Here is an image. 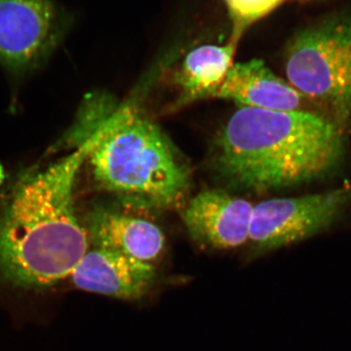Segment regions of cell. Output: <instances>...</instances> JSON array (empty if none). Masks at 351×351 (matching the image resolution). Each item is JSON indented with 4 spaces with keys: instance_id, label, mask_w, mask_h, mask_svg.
Returning a JSON list of instances; mask_svg holds the SVG:
<instances>
[{
    "instance_id": "cell-10",
    "label": "cell",
    "mask_w": 351,
    "mask_h": 351,
    "mask_svg": "<svg viewBox=\"0 0 351 351\" xmlns=\"http://www.w3.org/2000/svg\"><path fill=\"white\" fill-rule=\"evenodd\" d=\"M85 226L90 241L94 242L96 248L143 262L154 263L165 248V235L158 226L147 219L114 210H94Z\"/></svg>"
},
{
    "instance_id": "cell-6",
    "label": "cell",
    "mask_w": 351,
    "mask_h": 351,
    "mask_svg": "<svg viewBox=\"0 0 351 351\" xmlns=\"http://www.w3.org/2000/svg\"><path fill=\"white\" fill-rule=\"evenodd\" d=\"M62 32L52 0H0V63L12 71L38 64Z\"/></svg>"
},
{
    "instance_id": "cell-7",
    "label": "cell",
    "mask_w": 351,
    "mask_h": 351,
    "mask_svg": "<svg viewBox=\"0 0 351 351\" xmlns=\"http://www.w3.org/2000/svg\"><path fill=\"white\" fill-rule=\"evenodd\" d=\"M254 205L221 189H208L195 195L182 218L195 241L208 248L228 250L249 240Z\"/></svg>"
},
{
    "instance_id": "cell-12",
    "label": "cell",
    "mask_w": 351,
    "mask_h": 351,
    "mask_svg": "<svg viewBox=\"0 0 351 351\" xmlns=\"http://www.w3.org/2000/svg\"><path fill=\"white\" fill-rule=\"evenodd\" d=\"M285 0H226L232 29L230 43L239 45L244 32L278 8Z\"/></svg>"
},
{
    "instance_id": "cell-11",
    "label": "cell",
    "mask_w": 351,
    "mask_h": 351,
    "mask_svg": "<svg viewBox=\"0 0 351 351\" xmlns=\"http://www.w3.org/2000/svg\"><path fill=\"white\" fill-rule=\"evenodd\" d=\"M237 45H202L184 58L175 76L180 95L172 110H179L203 99L214 98L232 66Z\"/></svg>"
},
{
    "instance_id": "cell-8",
    "label": "cell",
    "mask_w": 351,
    "mask_h": 351,
    "mask_svg": "<svg viewBox=\"0 0 351 351\" xmlns=\"http://www.w3.org/2000/svg\"><path fill=\"white\" fill-rule=\"evenodd\" d=\"M156 267L115 252H87L69 278L76 288L120 300H140L154 287Z\"/></svg>"
},
{
    "instance_id": "cell-9",
    "label": "cell",
    "mask_w": 351,
    "mask_h": 351,
    "mask_svg": "<svg viewBox=\"0 0 351 351\" xmlns=\"http://www.w3.org/2000/svg\"><path fill=\"white\" fill-rule=\"evenodd\" d=\"M214 98L234 101L239 108L276 112L302 110L304 100L290 83L258 59L232 64Z\"/></svg>"
},
{
    "instance_id": "cell-2",
    "label": "cell",
    "mask_w": 351,
    "mask_h": 351,
    "mask_svg": "<svg viewBox=\"0 0 351 351\" xmlns=\"http://www.w3.org/2000/svg\"><path fill=\"white\" fill-rule=\"evenodd\" d=\"M343 129L306 110L239 108L214 143L213 167L239 191H277L320 179L343 159Z\"/></svg>"
},
{
    "instance_id": "cell-1",
    "label": "cell",
    "mask_w": 351,
    "mask_h": 351,
    "mask_svg": "<svg viewBox=\"0 0 351 351\" xmlns=\"http://www.w3.org/2000/svg\"><path fill=\"white\" fill-rule=\"evenodd\" d=\"M95 141L86 134L68 156L21 175L0 191V283L52 287L69 278L90 250L73 191Z\"/></svg>"
},
{
    "instance_id": "cell-3",
    "label": "cell",
    "mask_w": 351,
    "mask_h": 351,
    "mask_svg": "<svg viewBox=\"0 0 351 351\" xmlns=\"http://www.w3.org/2000/svg\"><path fill=\"white\" fill-rule=\"evenodd\" d=\"M91 120L96 141L87 160L99 188L132 208L171 209L184 198L189 172L170 141L152 120L128 106Z\"/></svg>"
},
{
    "instance_id": "cell-13",
    "label": "cell",
    "mask_w": 351,
    "mask_h": 351,
    "mask_svg": "<svg viewBox=\"0 0 351 351\" xmlns=\"http://www.w3.org/2000/svg\"><path fill=\"white\" fill-rule=\"evenodd\" d=\"M299 1H311V0H299Z\"/></svg>"
},
{
    "instance_id": "cell-4",
    "label": "cell",
    "mask_w": 351,
    "mask_h": 351,
    "mask_svg": "<svg viewBox=\"0 0 351 351\" xmlns=\"http://www.w3.org/2000/svg\"><path fill=\"white\" fill-rule=\"evenodd\" d=\"M288 82L343 130L351 120V10L301 29L285 53Z\"/></svg>"
},
{
    "instance_id": "cell-5",
    "label": "cell",
    "mask_w": 351,
    "mask_h": 351,
    "mask_svg": "<svg viewBox=\"0 0 351 351\" xmlns=\"http://www.w3.org/2000/svg\"><path fill=\"white\" fill-rule=\"evenodd\" d=\"M350 188L272 198L254 205L249 240L256 255L269 253L327 230L350 201Z\"/></svg>"
}]
</instances>
